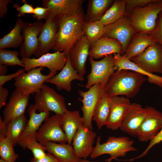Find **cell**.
<instances>
[{"label":"cell","mask_w":162,"mask_h":162,"mask_svg":"<svg viewBox=\"0 0 162 162\" xmlns=\"http://www.w3.org/2000/svg\"><path fill=\"white\" fill-rule=\"evenodd\" d=\"M146 107L147 114L137 134L139 140L143 142L150 141L154 138L162 127V113L152 107Z\"/></svg>","instance_id":"cell-14"},{"label":"cell","mask_w":162,"mask_h":162,"mask_svg":"<svg viewBox=\"0 0 162 162\" xmlns=\"http://www.w3.org/2000/svg\"><path fill=\"white\" fill-rule=\"evenodd\" d=\"M113 1L112 0H89L84 21L88 22L100 20Z\"/></svg>","instance_id":"cell-30"},{"label":"cell","mask_w":162,"mask_h":162,"mask_svg":"<svg viewBox=\"0 0 162 162\" xmlns=\"http://www.w3.org/2000/svg\"><path fill=\"white\" fill-rule=\"evenodd\" d=\"M11 2L10 0H0V17H3L8 11V6Z\"/></svg>","instance_id":"cell-46"},{"label":"cell","mask_w":162,"mask_h":162,"mask_svg":"<svg viewBox=\"0 0 162 162\" xmlns=\"http://www.w3.org/2000/svg\"><path fill=\"white\" fill-rule=\"evenodd\" d=\"M84 18L82 8L73 15L59 16L54 51L65 52L68 56L74 45L85 35L83 29Z\"/></svg>","instance_id":"cell-1"},{"label":"cell","mask_w":162,"mask_h":162,"mask_svg":"<svg viewBox=\"0 0 162 162\" xmlns=\"http://www.w3.org/2000/svg\"><path fill=\"white\" fill-rule=\"evenodd\" d=\"M106 161H107V162H112V161L111 160L107 159ZM80 162H94L92 161H91L88 160H87L86 159H80Z\"/></svg>","instance_id":"cell-48"},{"label":"cell","mask_w":162,"mask_h":162,"mask_svg":"<svg viewBox=\"0 0 162 162\" xmlns=\"http://www.w3.org/2000/svg\"><path fill=\"white\" fill-rule=\"evenodd\" d=\"M27 148L31 151L34 158L36 159L44 157L46 154L45 152L46 150L45 146L38 142L36 139L29 142L26 145Z\"/></svg>","instance_id":"cell-37"},{"label":"cell","mask_w":162,"mask_h":162,"mask_svg":"<svg viewBox=\"0 0 162 162\" xmlns=\"http://www.w3.org/2000/svg\"><path fill=\"white\" fill-rule=\"evenodd\" d=\"M19 54L16 51L0 50V65L7 66L18 65L24 68L25 65L18 57Z\"/></svg>","instance_id":"cell-36"},{"label":"cell","mask_w":162,"mask_h":162,"mask_svg":"<svg viewBox=\"0 0 162 162\" xmlns=\"http://www.w3.org/2000/svg\"><path fill=\"white\" fill-rule=\"evenodd\" d=\"M46 150L51 154L58 162H80L72 145L59 144L48 141L44 144Z\"/></svg>","instance_id":"cell-26"},{"label":"cell","mask_w":162,"mask_h":162,"mask_svg":"<svg viewBox=\"0 0 162 162\" xmlns=\"http://www.w3.org/2000/svg\"><path fill=\"white\" fill-rule=\"evenodd\" d=\"M43 7L49 9V14L54 16L75 14L82 8V0H43Z\"/></svg>","instance_id":"cell-23"},{"label":"cell","mask_w":162,"mask_h":162,"mask_svg":"<svg viewBox=\"0 0 162 162\" xmlns=\"http://www.w3.org/2000/svg\"><path fill=\"white\" fill-rule=\"evenodd\" d=\"M25 22L19 18L12 30L0 39V50L20 46L24 40L23 33Z\"/></svg>","instance_id":"cell-29"},{"label":"cell","mask_w":162,"mask_h":162,"mask_svg":"<svg viewBox=\"0 0 162 162\" xmlns=\"http://www.w3.org/2000/svg\"><path fill=\"white\" fill-rule=\"evenodd\" d=\"M136 33L129 17L125 16L116 22L105 26L103 37L118 40L122 45L123 55Z\"/></svg>","instance_id":"cell-11"},{"label":"cell","mask_w":162,"mask_h":162,"mask_svg":"<svg viewBox=\"0 0 162 162\" xmlns=\"http://www.w3.org/2000/svg\"><path fill=\"white\" fill-rule=\"evenodd\" d=\"M96 136L94 132L83 124L79 128L73 138L72 145L80 159H86L90 156Z\"/></svg>","instance_id":"cell-16"},{"label":"cell","mask_w":162,"mask_h":162,"mask_svg":"<svg viewBox=\"0 0 162 162\" xmlns=\"http://www.w3.org/2000/svg\"><path fill=\"white\" fill-rule=\"evenodd\" d=\"M34 105L40 112L51 111L62 115L68 110L64 98L44 83L40 91L35 94Z\"/></svg>","instance_id":"cell-5"},{"label":"cell","mask_w":162,"mask_h":162,"mask_svg":"<svg viewBox=\"0 0 162 162\" xmlns=\"http://www.w3.org/2000/svg\"><path fill=\"white\" fill-rule=\"evenodd\" d=\"M100 137L98 136L90 157L92 159L104 154H109L110 158L108 159H113L125 156L127 152L136 151L137 149L133 146L134 141L129 137L123 136L108 137L106 142L100 143Z\"/></svg>","instance_id":"cell-4"},{"label":"cell","mask_w":162,"mask_h":162,"mask_svg":"<svg viewBox=\"0 0 162 162\" xmlns=\"http://www.w3.org/2000/svg\"></svg>","instance_id":"cell-50"},{"label":"cell","mask_w":162,"mask_h":162,"mask_svg":"<svg viewBox=\"0 0 162 162\" xmlns=\"http://www.w3.org/2000/svg\"><path fill=\"white\" fill-rule=\"evenodd\" d=\"M44 23L41 21L25 22L24 40L20 47V55L22 58H30L36 52L38 46V36Z\"/></svg>","instance_id":"cell-15"},{"label":"cell","mask_w":162,"mask_h":162,"mask_svg":"<svg viewBox=\"0 0 162 162\" xmlns=\"http://www.w3.org/2000/svg\"><path fill=\"white\" fill-rule=\"evenodd\" d=\"M8 71L6 66L0 65V76H3L6 75Z\"/></svg>","instance_id":"cell-47"},{"label":"cell","mask_w":162,"mask_h":162,"mask_svg":"<svg viewBox=\"0 0 162 162\" xmlns=\"http://www.w3.org/2000/svg\"><path fill=\"white\" fill-rule=\"evenodd\" d=\"M30 162H58L57 160L50 153H46L45 157L40 158H32Z\"/></svg>","instance_id":"cell-45"},{"label":"cell","mask_w":162,"mask_h":162,"mask_svg":"<svg viewBox=\"0 0 162 162\" xmlns=\"http://www.w3.org/2000/svg\"><path fill=\"white\" fill-rule=\"evenodd\" d=\"M28 120L24 115L16 118L6 125L7 137L14 146L18 144Z\"/></svg>","instance_id":"cell-32"},{"label":"cell","mask_w":162,"mask_h":162,"mask_svg":"<svg viewBox=\"0 0 162 162\" xmlns=\"http://www.w3.org/2000/svg\"><path fill=\"white\" fill-rule=\"evenodd\" d=\"M0 162H9L6 160H3L2 158H0Z\"/></svg>","instance_id":"cell-49"},{"label":"cell","mask_w":162,"mask_h":162,"mask_svg":"<svg viewBox=\"0 0 162 162\" xmlns=\"http://www.w3.org/2000/svg\"><path fill=\"white\" fill-rule=\"evenodd\" d=\"M147 80L145 76L133 71L116 70L104 88L105 94L110 97L124 95L128 98H133Z\"/></svg>","instance_id":"cell-2"},{"label":"cell","mask_w":162,"mask_h":162,"mask_svg":"<svg viewBox=\"0 0 162 162\" xmlns=\"http://www.w3.org/2000/svg\"><path fill=\"white\" fill-rule=\"evenodd\" d=\"M147 109L136 103L131 104L119 128L123 132L137 137L140 127L146 116Z\"/></svg>","instance_id":"cell-20"},{"label":"cell","mask_w":162,"mask_h":162,"mask_svg":"<svg viewBox=\"0 0 162 162\" xmlns=\"http://www.w3.org/2000/svg\"><path fill=\"white\" fill-rule=\"evenodd\" d=\"M59 16L49 14L38 36V46L34 55L39 58L48 52L54 46L58 29Z\"/></svg>","instance_id":"cell-13"},{"label":"cell","mask_w":162,"mask_h":162,"mask_svg":"<svg viewBox=\"0 0 162 162\" xmlns=\"http://www.w3.org/2000/svg\"><path fill=\"white\" fill-rule=\"evenodd\" d=\"M9 92L6 88L0 87V109L6 105Z\"/></svg>","instance_id":"cell-44"},{"label":"cell","mask_w":162,"mask_h":162,"mask_svg":"<svg viewBox=\"0 0 162 162\" xmlns=\"http://www.w3.org/2000/svg\"><path fill=\"white\" fill-rule=\"evenodd\" d=\"M114 53L123 55L121 44L116 39L103 37L90 48L89 57L93 59H97Z\"/></svg>","instance_id":"cell-24"},{"label":"cell","mask_w":162,"mask_h":162,"mask_svg":"<svg viewBox=\"0 0 162 162\" xmlns=\"http://www.w3.org/2000/svg\"><path fill=\"white\" fill-rule=\"evenodd\" d=\"M25 71L24 69H19L17 71L13 74L7 75L0 76V87L3 86V85L6 82L14 78H15L20 74L24 72Z\"/></svg>","instance_id":"cell-43"},{"label":"cell","mask_w":162,"mask_h":162,"mask_svg":"<svg viewBox=\"0 0 162 162\" xmlns=\"http://www.w3.org/2000/svg\"><path fill=\"white\" fill-rule=\"evenodd\" d=\"M49 15V9L48 8L37 6L34 8L32 16L34 19L40 20H45Z\"/></svg>","instance_id":"cell-41"},{"label":"cell","mask_w":162,"mask_h":162,"mask_svg":"<svg viewBox=\"0 0 162 162\" xmlns=\"http://www.w3.org/2000/svg\"><path fill=\"white\" fill-rule=\"evenodd\" d=\"M30 95L23 94L16 89L12 92L3 111V121L7 125L14 119L24 115Z\"/></svg>","instance_id":"cell-18"},{"label":"cell","mask_w":162,"mask_h":162,"mask_svg":"<svg viewBox=\"0 0 162 162\" xmlns=\"http://www.w3.org/2000/svg\"><path fill=\"white\" fill-rule=\"evenodd\" d=\"M83 76L79 75L72 66L68 55L64 67L57 74L47 80L45 82L55 85L58 91L64 89L70 92L72 89L71 82L74 80L83 81Z\"/></svg>","instance_id":"cell-22"},{"label":"cell","mask_w":162,"mask_h":162,"mask_svg":"<svg viewBox=\"0 0 162 162\" xmlns=\"http://www.w3.org/2000/svg\"><path fill=\"white\" fill-rule=\"evenodd\" d=\"M110 107V97L105 94L98 100L93 114L92 120L95 122L98 129L106 125Z\"/></svg>","instance_id":"cell-31"},{"label":"cell","mask_w":162,"mask_h":162,"mask_svg":"<svg viewBox=\"0 0 162 162\" xmlns=\"http://www.w3.org/2000/svg\"><path fill=\"white\" fill-rule=\"evenodd\" d=\"M162 141V127L160 131L157 136L150 141L149 143L144 151L139 156L134 158L131 159L132 160L139 158L146 155L149 151L154 146L159 144Z\"/></svg>","instance_id":"cell-42"},{"label":"cell","mask_w":162,"mask_h":162,"mask_svg":"<svg viewBox=\"0 0 162 162\" xmlns=\"http://www.w3.org/2000/svg\"><path fill=\"white\" fill-rule=\"evenodd\" d=\"M104 26L99 20L88 22L84 21L83 31L89 41L90 48L97 41L103 37Z\"/></svg>","instance_id":"cell-34"},{"label":"cell","mask_w":162,"mask_h":162,"mask_svg":"<svg viewBox=\"0 0 162 162\" xmlns=\"http://www.w3.org/2000/svg\"><path fill=\"white\" fill-rule=\"evenodd\" d=\"M113 55L115 71L126 70L138 73L146 76L147 80L150 83L156 84L162 87V76L146 72L128 59L125 54L122 55L119 53H114Z\"/></svg>","instance_id":"cell-25"},{"label":"cell","mask_w":162,"mask_h":162,"mask_svg":"<svg viewBox=\"0 0 162 162\" xmlns=\"http://www.w3.org/2000/svg\"><path fill=\"white\" fill-rule=\"evenodd\" d=\"M61 118L67 142L68 144H71L74 136L78 128L83 124V118L80 116L79 111L78 110H67L61 115Z\"/></svg>","instance_id":"cell-27"},{"label":"cell","mask_w":162,"mask_h":162,"mask_svg":"<svg viewBox=\"0 0 162 162\" xmlns=\"http://www.w3.org/2000/svg\"><path fill=\"white\" fill-rule=\"evenodd\" d=\"M14 146L7 137L0 138V156L1 158L9 162H15L19 157L15 153Z\"/></svg>","instance_id":"cell-35"},{"label":"cell","mask_w":162,"mask_h":162,"mask_svg":"<svg viewBox=\"0 0 162 162\" xmlns=\"http://www.w3.org/2000/svg\"><path fill=\"white\" fill-rule=\"evenodd\" d=\"M130 60L148 73L162 74V45L156 42Z\"/></svg>","instance_id":"cell-9"},{"label":"cell","mask_w":162,"mask_h":162,"mask_svg":"<svg viewBox=\"0 0 162 162\" xmlns=\"http://www.w3.org/2000/svg\"><path fill=\"white\" fill-rule=\"evenodd\" d=\"M162 12V1L134 8L128 16L136 32L149 34L155 29L158 15Z\"/></svg>","instance_id":"cell-3"},{"label":"cell","mask_w":162,"mask_h":162,"mask_svg":"<svg viewBox=\"0 0 162 162\" xmlns=\"http://www.w3.org/2000/svg\"><path fill=\"white\" fill-rule=\"evenodd\" d=\"M23 4L19 5L17 3H14L13 5L14 8L16 9L18 12L17 16L19 18L27 14H33L34 8L26 0H22Z\"/></svg>","instance_id":"cell-40"},{"label":"cell","mask_w":162,"mask_h":162,"mask_svg":"<svg viewBox=\"0 0 162 162\" xmlns=\"http://www.w3.org/2000/svg\"><path fill=\"white\" fill-rule=\"evenodd\" d=\"M78 91L82 98L79 100L82 104L81 109L83 113V125L92 130V121L94 111L99 99L105 94L104 88L98 83L90 87L88 91L78 90Z\"/></svg>","instance_id":"cell-12"},{"label":"cell","mask_w":162,"mask_h":162,"mask_svg":"<svg viewBox=\"0 0 162 162\" xmlns=\"http://www.w3.org/2000/svg\"><path fill=\"white\" fill-rule=\"evenodd\" d=\"M67 59L68 56L65 52H56L47 53L37 58H22L21 60L25 65V71L28 72L39 67H45L49 69L50 72H53L61 70Z\"/></svg>","instance_id":"cell-10"},{"label":"cell","mask_w":162,"mask_h":162,"mask_svg":"<svg viewBox=\"0 0 162 162\" xmlns=\"http://www.w3.org/2000/svg\"><path fill=\"white\" fill-rule=\"evenodd\" d=\"M148 35L155 42L162 45V12L158 15L154 29Z\"/></svg>","instance_id":"cell-39"},{"label":"cell","mask_w":162,"mask_h":162,"mask_svg":"<svg viewBox=\"0 0 162 162\" xmlns=\"http://www.w3.org/2000/svg\"><path fill=\"white\" fill-rule=\"evenodd\" d=\"M90 48L89 41L84 35L74 45L68 54L72 66L82 76L86 73V64Z\"/></svg>","instance_id":"cell-21"},{"label":"cell","mask_w":162,"mask_h":162,"mask_svg":"<svg viewBox=\"0 0 162 162\" xmlns=\"http://www.w3.org/2000/svg\"><path fill=\"white\" fill-rule=\"evenodd\" d=\"M36 139L43 145L48 141L60 143L67 142L62 127L61 115L56 114L47 118L36 133Z\"/></svg>","instance_id":"cell-8"},{"label":"cell","mask_w":162,"mask_h":162,"mask_svg":"<svg viewBox=\"0 0 162 162\" xmlns=\"http://www.w3.org/2000/svg\"><path fill=\"white\" fill-rule=\"evenodd\" d=\"M110 107L106 125L112 130L120 128L131 104L129 98L119 96L110 97Z\"/></svg>","instance_id":"cell-19"},{"label":"cell","mask_w":162,"mask_h":162,"mask_svg":"<svg viewBox=\"0 0 162 162\" xmlns=\"http://www.w3.org/2000/svg\"><path fill=\"white\" fill-rule=\"evenodd\" d=\"M125 0H115L101 19L100 22L104 26L113 23L125 15Z\"/></svg>","instance_id":"cell-33"},{"label":"cell","mask_w":162,"mask_h":162,"mask_svg":"<svg viewBox=\"0 0 162 162\" xmlns=\"http://www.w3.org/2000/svg\"><path fill=\"white\" fill-rule=\"evenodd\" d=\"M89 59L91 69L87 76L86 88L89 89L98 83L104 88L115 71L113 54L106 56L99 61H96L90 58Z\"/></svg>","instance_id":"cell-7"},{"label":"cell","mask_w":162,"mask_h":162,"mask_svg":"<svg viewBox=\"0 0 162 162\" xmlns=\"http://www.w3.org/2000/svg\"><path fill=\"white\" fill-rule=\"evenodd\" d=\"M155 42L148 34L136 32L133 35L125 54L130 60Z\"/></svg>","instance_id":"cell-28"},{"label":"cell","mask_w":162,"mask_h":162,"mask_svg":"<svg viewBox=\"0 0 162 162\" xmlns=\"http://www.w3.org/2000/svg\"><path fill=\"white\" fill-rule=\"evenodd\" d=\"M158 1V0H125L126 5L125 16H129L131 11L135 8L144 6L150 3Z\"/></svg>","instance_id":"cell-38"},{"label":"cell","mask_w":162,"mask_h":162,"mask_svg":"<svg viewBox=\"0 0 162 162\" xmlns=\"http://www.w3.org/2000/svg\"><path fill=\"white\" fill-rule=\"evenodd\" d=\"M36 110L34 105H31L28 108L29 119L18 143L24 149L26 148V146L29 142L36 139V133L42 123L49 117L50 112L44 111L36 113Z\"/></svg>","instance_id":"cell-17"},{"label":"cell","mask_w":162,"mask_h":162,"mask_svg":"<svg viewBox=\"0 0 162 162\" xmlns=\"http://www.w3.org/2000/svg\"><path fill=\"white\" fill-rule=\"evenodd\" d=\"M44 68L39 67L20 74L15 78L14 85L16 89L25 95H30L39 92L45 81L53 77L57 72H50L47 75H44L41 72Z\"/></svg>","instance_id":"cell-6"}]
</instances>
